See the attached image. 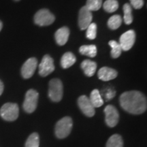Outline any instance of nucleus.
Wrapping results in <instances>:
<instances>
[{
  "label": "nucleus",
  "mask_w": 147,
  "mask_h": 147,
  "mask_svg": "<svg viewBox=\"0 0 147 147\" xmlns=\"http://www.w3.org/2000/svg\"><path fill=\"white\" fill-rule=\"evenodd\" d=\"M121 106L126 112L133 115L144 113L147 108L146 97L138 91H126L121 95Z\"/></svg>",
  "instance_id": "f257e3e1"
},
{
  "label": "nucleus",
  "mask_w": 147,
  "mask_h": 147,
  "mask_svg": "<svg viewBox=\"0 0 147 147\" xmlns=\"http://www.w3.org/2000/svg\"><path fill=\"white\" fill-rule=\"evenodd\" d=\"M72 126V119L69 117H63L57 123L55 126V135L58 138H65L69 135Z\"/></svg>",
  "instance_id": "f03ea898"
},
{
  "label": "nucleus",
  "mask_w": 147,
  "mask_h": 147,
  "mask_svg": "<svg viewBox=\"0 0 147 147\" xmlns=\"http://www.w3.org/2000/svg\"><path fill=\"white\" fill-rule=\"evenodd\" d=\"M19 115L18 106L15 103H6L0 109V116L7 121H14L17 119Z\"/></svg>",
  "instance_id": "7ed1b4c3"
},
{
  "label": "nucleus",
  "mask_w": 147,
  "mask_h": 147,
  "mask_svg": "<svg viewBox=\"0 0 147 147\" xmlns=\"http://www.w3.org/2000/svg\"><path fill=\"white\" fill-rule=\"evenodd\" d=\"M63 84L59 79H52L49 82V96L53 102H59L63 97Z\"/></svg>",
  "instance_id": "20e7f679"
},
{
  "label": "nucleus",
  "mask_w": 147,
  "mask_h": 147,
  "mask_svg": "<svg viewBox=\"0 0 147 147\" xmlns=\"http://www.w3.org/2000/svg\"><path fill=\"white\" fill-rule=\"evenodd\" d=\"M39 94L36 90L29 89L25 95L23 102V109L27 113H32L36 110L38 106Z\"/></svg>",
  "instance_id": "39448f33"
},
{
  "label": "nucleus",
  "mask_w": 147,
  "mask_h": 147,
  "mask_svg": "<svg viewBox=\"0 0 147 147\" xmlns=\"http://www.w3.org/2000/svg\"><path fill=\"white\" fill-rule=\"evenodd\" d=\"M55 17L48 9H41L34 16V22L39 26H48L54 23Z\"/></svg>",
  "instance_id": "423d86ee"
},
{
  "label": "nucleus",
  "mask_w": 147,
  "mask_h": 147,
  "mask_svg": "<svg viewBox=\"0 0 147 147\" xmlns=\"http://www.w3.org/2000/svg\"><path fill=\"white\" fill-rule=\"evenodd\" d=\"M106 123L110 127H114L118 124L119 115L117 108L112 105H108L104 108Z\"/></svg>",
  "instance_id": "0eeeda50"
},
{
  "label": "nucleus",
  "mask_w": 147,
  "mask_h": 147,
  "mask_svg": "<svg viewBox=\"0 0 147 147\" xmlns=\"http://www.w3.org/2000/svg\"><path fill=\"white\" fill-rule=\"evenodd\" d=\"M54 70L55 65L53 58L49 55H45L39 65V74L45 77L49 76Z\"/></svg>",
  "instance_id": "6e6552de"
},
{
  "label": "nucleus",
  "mask_w": 147,
  "mask_h": 147,
  "mask_svg": "<svg viewBox=\"0 0 147 147\" xmlns=\"http://www.w3.org/2000/svg\"><path fill=\"white\" fill-rule=\"evenodd\" d=\"M136 40V34L134 30H129L121 35L119 40L120 45L122 50L127 51L131 49Z\"/></svg>",
  "instance_id": "1a4fd4ad"
},
{
  "label": "nucleus",
  "mask_w": 147,
  "mask_h": 147,
  "mask_svg": "<svg viewBox=\"0 0 147 147\" xmlns=\"http://www.w3.org/2000/svg\"><path fill=\"white\" fill-rule=\"evenodd\" d=\"M93 19L92 12L89 10H88L87 7H82L78 14V25L81 30L87 29L89 25L91 23Z\"/></svg>",
  "instance_id": "9d476101"
},
{
  "label": "nucleus",
  "mask_w": 147,
  "mask_h": 147,
  "mask_svg": "<svg viewBox=\"0 0 147 147\" xmlns=\"http://www.w3.org/2000/svg\"><path fill=\"white\" fill-rule=\"evenodd\" d=\"M37 65H38V60L36 58L32 57L28 59L22 66V76L25 79L30 78L34 75Z\"/></svg>",
  "instance_id": "9b49d317"
},
{
  "label": "nucleus",
  "mask_w": 147,
  "mask_h": 147,
  "mask_svg": "<svg viewBox=\"0 0 147 147\" xmlns=\"http://www.w3.org/2000/svg\"><path fill=\"white\" fill-rule=\"evenodd\" d=\"M78 104L82 113L87 117H91L95 115V108L90 102L89 97L86 95H81L78 100Z\"/></svg>",
  "instance_id": "f8f14e48"
},
{
  "label": "nucleus",
  "mask_w": 147,
  "mask_h": 147,
  "mask_svg": "<svg viewBox=\"0 0 147 147\" xmlns=\"http://www.w3.org/2000/svg\"><path fill=\"white\" fill-rule=\"evenodd\" d=\"M118 75L117 71L113 68L108 67H103L100 69L97 73V76L103 81H109L113 80Z\"/></svg>",
  "instance_id": "ddd939ff"
},
{
  "label": "nucleus",
  "mask_w": 147,
  "mask_h": 147,
  "mask_svg": "<svg viewBox=\"0 0 147 147\" xmlns=\"http://www.w3.org/2000/svg\"><path fill=\"white\" fill-rule=\"evenodd\" d=\"M69 36V30L67 27H63L59 29L55 33V38L56 42L59 46H63L67 42Z\"/></svg>",
  "instance_id": "4468645a"
},
{
  "label": "nucleus",
  "mask_w": 147,
  "mask_h": 147,
  "mask_svg": "<svg viewBox=\"0 0 147 147\" xmlns=\"http://www.w3.org/2000/svg\"><path fill=\"white\" fill-rule=\"evenodd\" d=\"M81 68L83 70L84 74L89 77L93 76L96 71L97 63L93 61L86 59L82 62Z\"/></svg>",
  "instance_id": "2eb2a0df"
},
{
  "label": "nucleus",
  "mask_w": 147,
  "mask_h": 147,
  "mask_svg": "<svg viewBox=\"0 0 147 147\" xmlns=\"http://www.w3.org/2000/svg\"><path fill=\"white\" fill-rule=\"evenodd\" d=\"M76 58L71 52H67L62 56L61 59V65L64 69H67L76 63Z\"/></svg>",
  "instance_id": "dca6fc26"
},
{
  "label": "nucleus",
  "mask_w": 147,
  "mask_h": 147,
  "mask_svg": "<svg viewBox=\"0 0 147 147\" xmlns=\"http://www.w3.org/2000/svg\"><path fill=\"white\" fill-rule=\"evenodd\" d=\"M89 99L94 108L101 107L104 104V100L101 96L100 91L97 89H94L91 91Z\"/></svg>",
  "instance_id": "f3484780"
},
{
  "label": "nucleus",
  "mask_w": 147,
  "mask_h": 147,
  "mask_svg": "<svg viewBox=\"0 0 147 147\" xmlns=\"http://www.w3.org/2000/svg\"><path fill=\"white\" fill-rule=\"evenodd\" d=\"M79 51L82 55H86L89 57H95L97 55V47L93 45L82 46L79 49Z\"/></svg>",
  "instance_id": "a211bd4d"
},
{
  "label": "nucleus",
  "mask_w": 147,
  "mask_h": 147,
  "mask_svg": "<svg viewBox=\"0 0 147 147\" xmlns=\"http://www.w3.org/2000/svg\"><path fill=\"white\" fill-rule=\"evenodd\" d=\"M106 147H123V140L119 134H114L108 139Z\"/></svg>",
  "instance_id": "6ab92c4d"
},
{
  "label": "nucleus",
  "mask_w": 147,
  "mask_h": 147,
  "mask_svg": "<svg viewBox=\"0 0 147 147\" xmlns=\"http://www.w3.org/2000/svg\"><path fill=\"white\" fill-rule=\"evenodd\" d=\"M122 23V18L119 14L112 16L108 21V26L110 29L115 30L121 25Z\"/></svg>",
  "instance_id": "aec40b11"
},
{
  "label": "nucleus",
  "mask_w": 147,
  "mask_h": 147,
  "mask_svg": "<svg viewBox=\"0 0 147 147\" xmlns=\"http://www.w3.org/2000/svg\"><path fill=\"white\" fill-rule=\"evenodd\" d=\"M109 45L111 47V56L114 59L118 58L122 52V49H121L120 45L119 42L115 40H110L109 42Z\"/></svg>",
  "instance_id": "412c9836"
},
{
  "label": "nucleus",
  "mask_w": 147,
  "mask_h": 147,
  "mask_svg": "<svg viewBox=\"0 0 147 147\" xmlns=\"http://www.w3.org/2000/svg\"><path fill=\"white\" fill-rule=\"evenodd\" d=\"M40 137L38 133H33L27 138L25 147H39Z\"/></svg>",
  "instance_id": "4be33fe9"
},
{
  "label": "nucleus",
  "mask_w": 147,
  "mask_h": 147,
  "mask_svg": "<svg viewBox=\"0 0 147 147\" xmlns=\"http://www.w3.org/2000/svg\"><path fill=\"white\" fill-rule=\"evenodd\" d=\"M124 22L126 25H130L133 21L132 16V8L129 3H125L123 5Z\"/></svg>",
  "instance_id": "5701e85b"
},
{
  "label": "nucleus",
  "mask_w": 147,
  "mask_h": 147,
  "mask_svg": "<svg viewBox=\"0 0 147 147\" xmlns=\"http://www.w3.org/2000/svg\"><path fill=\"white\" fill-rule=\"evenodd\" d=\"M103 7L106 12L112 13L119 8V3L117 0H106L104 3Z\"/></svg>",
  "instance_id": "b1692460"
},
{
  "label": "nucleus",
  "mask_w": 147,
  "mask_h": 147,
  "mask_svg": "<svg viewBox=\"0 0 147 147\" xmlns=\"http://www.w3.org/2000/svg\"><path fill=\"white\" fill-rule=\"evenodd\" d=\"M102 5V0H87L85 6L91 12L100 9Z\"/></svg>",
  "instance_id": "393cba45"
},
{
  "label": "nucleus",
  "mask_w": 147,
  "mask_h": 147,
  "mask_svg": "<svg viewBox=\"0 0 147 147\" xmlns=\"http://www.w3.org/2000/svg\"><path fill=\"white\" fill-rule=\"evenodd\" d=\"M97 35V25L95 23H91L87 28L86 36L90 40H94Z\"/></svg>",
  "instance_id": "a878e982"
},
{
  "label": "nucleus",
  "mask_w": 147,
  "mask_h": 147,
  "mask_svg": "<svg viewBox=\"0 0 147 147\" xmlns=\"http://www.w3.org/2000/svg\"><path fill=\"white\" fill-rule=\"evenodd\" d=\"M131 3V6L135 9H140L144 5V0H129Z\"/></svg>",
  "instance_id": "bb28decb"
},
{
  "label": "nucleus",
  "mask_w": 147,
  "mask_h": 147,
  "mask_svg": "<svg viewBox=\"0 0 147 147\" xmlns=\"http://www.w3.org/2000/svg\"><path fill=\"white\" fill-rule=\"evenodd\" d=\"M115 95V91H113V90H109L108 91L107 94H106V98H107L108 100H110V99L113 98Z\"/></svg>",
  "instance_id": "cd10ccee"
},
{
  "label": "nucleus",
  "mask_w": 147,
  "mask_h": 147,
  "mask_svg": "<svg viewBox=\"0 0 147 147\" xmlns=\"http://www.w3.org/2000/svg\"><path fill=\"white\" fill-rule=\"evenodd\" d=\"M3 89H4V86H3V83L0 80V96L3 93Z\"/></svg>",
  "instance_id": "c85d7f7f"
},
{
  "label": "nucleus",
  "mask_w": 147,
  "mask_h": 147,
  "mask_svg": "<svg viewBox=\"0 0 147 147\" xmlns=\"http://www.w3.org/2000/svg\"><path fill=\"white\" fill-rule=\"evenodd\" d=\"M2 27H3V23H2V22L0 21V32H1Z\"/></svg>",
  "instance_id": "c756f323"
},
{
  "label": "nucleus",
  "mask_w": 147,
  "mask_h": 147,
  "mask_svg": "<svg viewBox=\"0 0 147 147\" xmlns=\"http://www.w3.org/2000/svg\"><path fill=\"white\" fill-rule=\"evenodd\" d=\"M14 1H20V0H14Z\"/></svg>",
  "instance_id": "7c9ffc66"
}]
</instances>
